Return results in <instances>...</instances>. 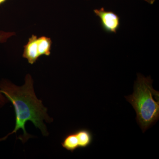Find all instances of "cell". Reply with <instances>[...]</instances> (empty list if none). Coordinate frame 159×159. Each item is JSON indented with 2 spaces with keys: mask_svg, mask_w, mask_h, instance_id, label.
<instances>
[{
  "mask_svg": "<svg viewBox=\"0 0 159 159\" xmlns=\"http://www.w3.org/2000/svg\"><path fill=\"white\" fill-rule=\"evenodd\" d=\"M15 34L14 32H5L0 31V43H4L7 41L9 38ZM9 100L5 97L4 95L0 92V108H2Z\"/></svg>",
  "mask_w": 159,
  "mask_h": 159,
  "instance_id": "8",
  "label": "cell"
},
{
  "mask_svg": "<svg viewBox=\"0 0 159 159\" xmlns=\"http://www.w3.org/2000/svg\"><path fill=\"white\" fill-rule=\"evenodd\" d=\"M52 41L50 38L43 36L38 38V49L40 56L51 54Z\"/></svg>",
  "mask_w": 159,
  "mask_h": 159,
  "instance_id": "7",
  "label": "cell"
},
{
  "mask_svg": "<svg viewBox=\"0 0 159 159\" xmlns=\"http://www.w3.org/2000/svg\"><path fill=\"white\" fill-rule=\"evenodd\" d=\"M61 145L67 150L70 151L72 152L79 148L78 139L75 131L66 135L63 139Z\"/></svg>",
  "mask_w": 159,
  "mask_h": 159,
  "instance_id": "6",
  "label": "cell"
},
{
  "mask_svg": "<svg viewBox=\"0 0 159 159\" xmlns=\"http://www.w3.org/2000/svg\"><path fill=\"white\" fill-rule=\"evenodd\" d=\"M23 57L28 60L29 63H34L40 57L38 49V38L32 35L29 39V41L24 47Z\"/></svg>",
  "mask_w": 159,
  "mask_h": 159,
  "instance_id": "4",
  "label": "cell"
},
{
  "mask_svg": "<svg viewBox=\"0 0 159 159\" xmlns=\"http://www.w3.org/2000/svg\"><path fill=\"white\" fill-rule=\"evenodd\" d=\"M0 92L12 103L16 116L14 129L0 139V141L6 140L9 135L16 134L18 130L21 129L23 134L19 137L18 139L25 143L33 137L26 131L25 125L28 121H31L36 128L39 129L43 135H48L43 121L51 123L53 119L47 113L48 109L43 105L42 101L36 97L33 79L30 74L26 75L25 84L22 86H17L8 80H3L0 82Z\"/></svg>",
  "mask_w": 159,
  "mask_h": 159,
  "instance_id": "1",
  "label": "cell"
},
{
  "mask_svg": "<svg viewBox=\"0 0 159 159\" xmlns=\"http://www.w3.org/2000/svg\"><path fill=\"white\" fill-rule=\"evenodd\" d=\"M152 81L150 77L138 74L133 93L125 97L135 111L137 123L143 133L159 118V98L154 99L159 97V93L152 87Z\"/></svg>",
  "mask_w": 159,
  "mask_h": 159,
  "instance_id": "2",
  "label": "cell"
},
{
  "mask_svg": "<svg viewBox=\"0 0 159 159\" xmlns=\"http://www.w3.org/2000/svg\"><path fill=\"white\" fill-rule=\"evenodd\" d=\"M145 2H147V3H149L151 5H152L154 4V3L155 2L156 0H144Z\"/></svg>",
  "mask_w": 159,
  "mask_h": 159,
  "instance_id": "9",
  "label": "cell"
},
{
  "mask_svg": "<svg viewBox=\"0 0 159 159\" xmlns=\"http://www.w3.org/2000/svg\"><path fill=\"white\" fill-rule=\"evenodd\" d=\"M78 139L80 148H87L93 143V137L92 132L87 129H80L75 131Z\"/></svg>",
  "mask_w": 159,
  "mask_h": 159,
  "instance_id": "5",
  "label": "cell"
},
{
  "mask_svg": "<svg viewBox=\"0 0 159 159\" xmlns=\"http://www.w3.org/2000/svg\"><path fill=\"white\" fill-rule=\"evenodd\" d=\"M7 0H0V5L4 4V3L6 2Z\"/></svg>",
  "mask_w": 159,
  "mask_h": 159,
  "instance_id": "10",
  "label": "cell"
},
{
  "mask_svg": "<svg viewBox=\"0 0 159 159\" xmlns=\"http://www.w3.org/2000/svg\"><path fill=\"white\" fill-rule=\"evenodd\" d=\"M99 17L102 29L107 33H116L120 27V17L112 11H106L103 8L94 10Z\"/></svg>",
  "mask_w": 159,
  "mask_h": 159,
  "instance_id": "3",
  "label": "cell"
}]
</instances>
